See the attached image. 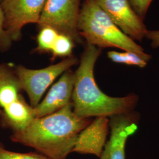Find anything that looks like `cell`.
I'll return each mask as SVG.
<instances>
[{
	"label": "cell",
	"instance_id": "1",
	"mask_svg": "<svg viewBox=\"0 0 159 159\" xmlns=\"http://www.w3.org/2000/svg\"><path fill=\"white\" fill-rule=\"evenodd\" d=\"M91 121L76 115L71 102L54 113L35 118L25 129L13 133L10 139L50 159H66L80 132Z\"/></svg>",
	"mask_w": 159,
	"mask_h": 159
},
{
	"label": "cell",
	"instance_id": "2",
	"mask_svg": "<svg viewBox=\"0 0 159 159\" xmlns=\"http://www.w3.org/2000/svg\"><path fill=\"white\" fill-rule=\"evenodd\" d=\"M102 49L87 44L81 56L79 66L74 72L71 103L80 117H112L133 111L139 100L135 94L113 97L104 93L97 84L94 70Z\"/></svg>",
	"mask_w": 159,
	"mask_h": 159
},
{
	"label": "cell",
	"instance_id": "3",
	"mask_svg": "<svg viewBox=\"0 0 159 159\" xmlns=\"http://www.w3.org/2000/svg\"><path fill=\"white\" fill-rule=\"evenodd\" d=\"M80 35L87 44L99 48H117L132 52L148 62L152 56L142 46L125 34L94 0H85L80 9L78 21Z\"/></svg>",
	"mask_w": 159,
	"mask_h": 159
},
{
	"label": "cell",
	"instance_id": "4",
	"mask_svg": "<svg viewBox=\"0 0 159 159\" xmlns=\"http://www.w3.org/2000/svg\"><path fill=\"white\" fill-rule=\"evenodd\" d=\"M78 63L77 58L71 56L41 69H30L22 65L14 67L21 89L27 94L30 105L34 108L40 103L44 93L52 82Z\"/></svg>",
	"mask_w": 159,
	"mask_h": 159
},
{
	"label": "cell",
	"instance_id": "5",
	"mask_svg": "<svg viewBox=\"0 0 159 159\" xmlns=\"http://www.w3.org/2000/svg\"><path fill=\"white\" fill-rule=\"evenodd\" d=\"M80 6V0H46L38 23L40 28L50 27L70 37L75 43H81L78 30Z\"/></svg>",
	"mask_w": 159,
	"mask_h": 159
},
{
	"label": "cell",
	"instance_id": "6",
	"mask_svg": "<svg viewBox=\"0 0 159 159\" xmlns=\"http://www.w3.org/2000/svg\"><path fill=\"white\" fill-rule=\"evenodd\" d=\"M46 1L3 0L1 3L5 28L14 42L21 39L22 30L25 25L38 24Z\"/></svg>",
	"mask_w": 159,
	"mask_h": 159
},
{
	"label": "cell",
	"instance_id": "7",
	"mask_svg": "<svg viewBox=\"0 0 159 159\" xmlns=\"http://www.w3.org/2000/svg\"><path fill=\"white\" fill-rule=\"evenodd\" d=\"M113 23L133 40L142 41L148 30L129 0H94Z\"/></svg>",
	"mask_w": 159,
	"mask_h": 159
},
{
	"label": "cell",
	"instance_id": "8",
	"mask_svg": "<svg viewBox=\"0 0 159 159\" xmlns=\"http://www.w3.org/2000/svg\"><path fill=\"white\" fill-rule=\"evenodd\" d=\"M110 137L100 159H125V145L129 137L138 129L139 115L134 111L111 117Z\"/></svg>",
	"mask_w": 159,
	"mask_h": 159
},
{
	"label": "cell",
	"instance_id": "9",
	"mask_svg": "<svg viewBox=\"0 0 159 159\" xmlns=\"http://www.w3.org/2000/svg\"><path fill=\"white\" fill-rule=\"evenodd\" d=\"M74 84V72L70 69L51 87L44 99L33 108L35 118L54 113L71 103Z\"/></svg>",
	"mask_w": 159,
	"mask_h": 159
},
{
	"label": "cell",
	"instance_id": "10",
	"mask_svg": "<svg viewBox=\"0 0 159 159\" xmlns=\"http://www.w3.org/2000/svg\"><path fill=\"white\" fill-rule=\"evenodd\" d=\"M109 121L106 117H98L92 121L80 132L73 152L93 154L100 158L107 142Z\"/></svg>",
	"mask_w": 159,
	"mask_h": 159
},
{
	"label": "cell",
	"instance_id": "11",
	"mask_svg": "<svg viewBox=\"0 0 159 159\" xmlns=\"http://www.w3.org/2000/svg\"><path fill=\"white\" fill-rule=\"evenodd\" d=\"M34 119L33 108L23 96L9 106L0 109L1 125L13 133L23 130Z\"/></svg>",
	"mask_w": 159,
	"mask_h": 159
},
{
	"label": "cell",
	"instance_id": "12",
	"mask_svg": "<svg viewBox=\"0 0 159 159\" xmlns=\"http://www.w3.org/2000/svg\"><path fill=\"white\" fill-rule=\"evenodd\" d=\"M23 91L14 67L8 64H0V109L16 102Z\"/></svg>",
	"mask_w": 159,
	"mask_h": 159
},
{
	"label": "cell",
	"instance_id": "13",
	"mask_svg": "<svg viewBox=\"0 0 159 159\" xmlns=\"http://www.w3.org/2000/svg\"><path fill=\"white\" fill-rule=\"evenodd\" d=\"M58 34L57 30L50 27H40L37 37V47L35 49V52L39 53L50 52Z\"/></svg>",
	"mask_w": 159,
	"mask_h": 159
},
{
	"label": "cell",
	"instance_id": "14",
	"mask_svg": "<svg viewBox=\"0 0 159 159\" xmlns=\"http://www.w3.org/2000/svg\"><path fill=\"white\" fill-rule=\"evenodd\" d=\"M75 46L74 40L66 34L59 33L50 52L52 60L58 57H70Z\"/></svg>",
	"mask_w": 159,
	"mask_h": 159
},
{
	"label": "cell",
	"instance_id": "15",
	"mask_svg": "<svg viewBox=\"0 0 159 159\" xmlns=\"http://www.w3.org/2000/svg\"><path fill=\"white\" fill-rule=\"evenodd\" d=\"M107 56L114 63L137 66L140 68L145 67L148 63L146 60L137 54L129 51H109L107 53Z\"/></svg>",
	"mask_w": 159,
	"mask_h": 159
},
{
	"label": "cell",
	"instance_id": "16",
	"mask_svg": "<svg viewBox=\"0 0 159 159\" xmlns=\"http://www.w3.org/2000/svg\"><path fill=\"white\" fill-rule=\"evenodd\" d=\"M0 159H51L46 156L36 152L26 153H18L0 148Z\"/></svg>",
	"mask_w": 159,
	"mask_h": 159
},
{
	"label": "cell",
	"instance_id": "17",
	"mask_svg": "<svg viewBox=\"0 0 159 159\" xmlns=\"http://www.w3.org/2000/svg\"><path fill=\"white\" fill-rule=\"evenodd\" d=\"M14 41L5 28V17L2 8L0 4V52L8 51Z\"/></svg>",
	"mask_w": 159,
	"mask_h": 159
},
{
	"label": "cell",
	"instance_id": "18",
	"mask_svg": "<svg viewBox=\"0 0 159 159\" xmlns=\"http://www.w3.org/2000/svg\"><path fill=\"white\" fill-rule=\"evenodd\" d=\"M152 1L153 0H129V2L133 10L144 21Z\"/></svg>",
	"mask_w": 159,
	"mask_h": 159
},
{
	"label": "cell",
	"instance_id": "19",
	"mask_svg": "<svg viewBox=\"0 0 159 159\" xmlns=\"http://www.w3.org/2000/svg\"><path fill=\"white\" fill-rule=\"evenodd\" d=\"M146 38L151 41V46L153 48L159 47V30H148Z\"/></svg>",
	"mask_w": 159,
	"mask_h": 159
},
{
	"label": "cell",
	"instance_id": "20",
	"mask_svg": "<svg viewBox=\"0 0 159 159\" xmlns=\"http://www.w3.org/2000/svg\"><path fill=\"white\" fill-rule=\"evenodd\" d=\"M4 148V145H3V144L2 143L0 142V148Z\"/></svg>",
	"mask_w": 159,
	"mask_h": 159
},
{
	"label": "cell",
	"instance_id": "21",
	"mask_svg": "<svg viewBox=\"0 0 159 159\" xmlns=\"http://www.w3.org/2000/svg\"><path fill=\"white\" fill-rule=\"evenodd\" d=\"M3 1V0H0V4Z\"/></svg>",
	"mask_w": 159,
	"mask_h": 159
}]
</instances>
